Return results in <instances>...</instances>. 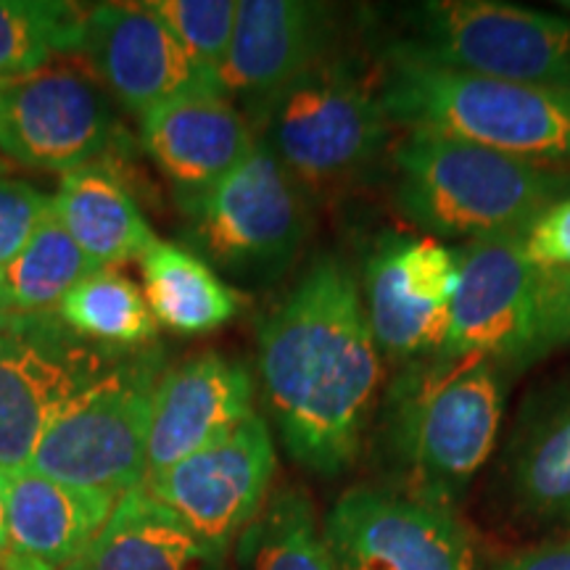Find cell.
<instances>
[{
    "instance_id": "obj_1",
    "label": "cell",
    "mask_w": 570,
    "mask_h": 570,
    "mask_svg": "<svg viewBox=\"0 0 570 570\" xmlns=\"http://www.w3.org/2000/svg\"><path fill=\"white\" fill-rule=\"evenodd\" d=\"M259 383L288 458L336 479L360 458L381 402L383 360L354 269L306 265L256 331Z\"/></svg>"
},
{
    "instance_id": "obj_2",
    "label": "cell",
    "mask_w": 570,
    "mask_h": 570,
    "mask_svg": "<svg viewBox=\"0 0 570 570\" xmlns=\"http://www.w3.org/2000/svg\"><path fill=\"white\" fill-rule=\"evenodd\" d=\"M504 377L487 360L399 367L370 428L389 489L454 510L497 449Z\"/></svg>"
},
{
    "instance_id": "obj_3",
    "label": "cell",
    "mask_w": 570,
    "mask_h": 570,
    "mask_svg": "<svg viewBox=\"0 0 570 570\" xmlns=\"http://www.w3.org/2000/svg\"><path fill=\"white\" fill-rule=\"evenodd\" d=\"M391 202L428 238L525 233L570 194V167H544L444 135L404 132L389 154Z\"/></svg>"
},
{
    "instance_id": "obj_4",
    "label": "cell",
    "mask_w": 570,
    "mask_h": 570,
    "mask_svg": "<svg viewBox=\"0 0 570 570\" xmlns=\"http://www.w3.org/2000/svg\"><path fill=\"white\" fill-rule=\"evenodd\" d=\"M377 85L402 132L444 135L515 159L570 167V90L431 67L381 51Z\"/></svg>"
},
{
    "instance_id": "obj_5",
    "label": "cell",
    "mask_w": 570,
    "mask_h": 570,
    "mask_svg": "<svg viewBox=\"0 0 570 570\" xmlns=\"http://www.w3.org/2000/svg\"><path fill=\"white\" fill-rule=\"evenodd\" d=\"M254 130L304 194H336L389 161L396 127L377 71L336 51L285 88Z\"/></svg>"
},
{
    "instance_id": "obj_6",
    "label": "cell",
    "mask_w": 570,
    "mask_h": 570,
    "mask_svg": "<svg viewBox=\"0 0 570 570\" xmlns=\"http://www.w3.org/2000/svg\"><path fill=\"white\" fill-rule=\"evenodd\" d=\"M190 252L219 277L269 285L288 273L309 233L306 194L256 140L230 175L204 194L180 202Z\"/></svg>"
},
{
    "instance_id": "obj_7",
    "label": "cell",
    "mask_w": 570,
    "mask_h": 570,
    "mask_svg": "<svg viewBox=\"0 0 570 570\" xmlns=\"http://www.w3.org/2000/svg\"><path fill=\"white\" fill-rule=\"evenodd\" d=\"M386 51L431 67L570 90V19L502 0L407 6Z\"/></svg>"
},
{
    "instance_id": "obj_8",
    "label": "cell",
    "mask_w": 570,
    "mask_h": 570,
    "mask_svg": "<svg viewBox=\"0 0 570 570\" xmlns=\"http://www.w3.org/2000/svg\"><path fill=\"white\" fill-rule=\"evenodd\" d=\"M156 383L159 375L148 360L104 373L48 428L32 458V473L98 491L114 502L140 489L148 475Z\"/></svg>"
},
{
    "instance_id": "obj_9",
    "label": "cell",
    "mask_w": 570,
    "mask_h": 570,
    "mask_svg": "<svg viewBox=\"0 0 570 570\" xmlns=\"http://www.w3.org/2000/svg\"><path fill=\"white\" fill-rule=\"evenodd\" d=\"M544 273L523 252V233L470 240L460 248L446 360H487L504 375L539 362Z\"/></svg>"
},
{
    "instance_id": "obj_10",
    "label": "cell",
    "mask_w": 570,
    "mask_h": 570,
    "mask_svg": "<svg viewBox=\"0 0 570 570\" xmlns=\"http://www.w3.org/2000/svg\"><path fill=\"white\" fill-rule=\"evenodd\" d=\"M460 252L428 235L383 233L362 269V302L381 356L396 367L444 354Z\"/></svg>"
},
{
    "instance_id": "obj_11",
    "label": "cell",
    "mask_w": 570,
    "mask_h": 570,
    "mask_svg": "<svg viewBox=\"0 0 570 570\" xmlns=\"http://www.w3.org/2000/svg\"><path fill=\"white\" fill-rule=\"evenodd\" d=\"M323 531L341 570H479L452 508L389 487L344 491Z\"/></svg>"
},
{
    "instance_id": "obj_12",
    "label": "cell",
    "mask_w": 570,
    "mask_h": 570,
    "mask_svg": "<svg viewBox=\"0 0 570 570\" xmlns=\"http://www.w3.org/2000/svg\"><path fill=\"white\" fill-rule=\"evenodd\" d=\"M275 470L273 433L254 412L227 436L151 475L142 487L227 558L273 494Z\"/></svg>"
},
{
    "instance_id": "obj_13",
    "label": "cell",
    "mask_w": 570,
    "mask_h": 570,
    "mask_svg": "<svg viewBox=\"0 0 570 570\" xmlns=\"http://www.w3.org/2000/svg\"><path fill=\"white\" fill-rule=\"evenodd\" d=\"M114 132L109 98L77 69H42L0 88V154L19 167L69 175L98 164Z\"/></svg>"
},
{
    "instance_id": "obj_14",
    "label": "cell",
    "mask_w": 570,
    "mask_h": 570,
    "mask_svg": "<svg viewBox=\"0 0 570 570\" xmlns=\"http://www.w3.org/2000/svg\"><path fill=\"white\" fill-rule=\"evenodd\" d=\"M46 323V320H40ZM30 323L0 331V473L30 470L56 417L101 377V356Z\"/></svg>"
},
{
    "instance_id": "obj_15",
    "label": "cell",
    "mask_w": 570,
    "mask_h": 570,
    "mask_svg": "<svg viewBox=\"0 0 570 570\" xmlns=\"http://www.w3.org/2000/svg\"><path fill=\"white\" fill-rule=\"evenodd\" d=\"M336 6L312 0H238V21L219 69V85L256 127L285 88L336 53Z\"/></svg>"
},
{
    "instance_id": "obj_16",
    "label": "cell",
    "mask_w": 570,
    "mask_h": 570,
    "mask_svg": "<svg viewBox=\"0 0 570 570\" xmlns=\"http://www.w3.org/2000/svg\"><path fill=\"white\" fill-rule=\"evenodd\" d=\"M80 53L96 82L138 117L190 92H225L219 77L185 51L148 3L92 6Z\"/></svg>"
},
{
    "instance_id": "obj_17",
    "label": "cell",
    "mask_w": 570,
    "mask_h": 570,
    "mask_svg": "<svg viewBox=\"0 0 570 570\" xmlns=\"http://www.w3.org/2000/svg\"><path fill=\"white\" fill-rule=\"evenodd\" d=\"M502 502L525 529L570 531V373L529 391L497 470Z\"/></svg>"
},
{
    "instance_id": "obj_18",
    "label": "cell",
    "mask_w": 570,
    "mask_h": 570,
    "mask_svg": "<svg viewBox=\"0 0 570 570\" xmlns=\"http://www.w3.org/2000/svg\"><path fill=\"white\" fill-rule=\"evenodd\" d=\"M254 383L244 362L202 354L159 377L148 425V475L188 460L254 415Z\"/></svg>"
},
{
    "instance_id": "obj_19",
    "label": "cell",
    "mask_w": 570,
    "mask_h": 570,
    "mask_svg": "<svg viewBox=\"0 0 570 570\" xmlns=\"http://www.w3.org/2000/svg\"><path fill=\"white\" fill-rule=\"evenodd\" d=\"M140 140L183 202L230 175L259 135L225 92L202 90L142 114Z\"/></svg>"
},
{
    "instance_id": "obj_20",
    "label": "cell",
    "mask_w": 570,
    "mask_h": 570,
    "mask_svg": "<svg viewBox=\"0 0 570 570\" xmlns=\"http://www.w3.org/2000/svg\"><path fill=\"white\" fill-rule=\"evenodd\" d=\"M98 491L56 483L46 475H9V552L3 570H63L88 550L114 510Z\"/></svg>"
},
{
    "instance_id": "obj_21",
    "label": "cell",
    "mask_w": 570,
    "mask_h": 570,
    "mask_svg": "<svg viewBox=\"0 0 570 570\" xmlns=\"http://www.w3.org/2000/svg\"><path fill=\"white\" fill-rule=\"evenodd\" d=\"M225 560L140 487L117 499L98 537L63 570H225Z\"/></svg>"
},
{
    "instance_id": "obj_22",
    "label": "cell",
    "mask_w": 570,
    "mask_h": 570,
    "mask_svg": "<svg viewBox=\"0 0 570 570\" xmlns=\"http://www.w3.org/2000/svg\"><path fill=\"white\" fill-rule=\"evenodd\" d=\"M51 202L56 219L98 269L140 259L159 240L127 185L104 164L63 175Z\"/></svg>"
},
{
    "instance_id": "obj_23",
    "label": "cell",
    "mask_w": 570,
    "mask_h": 570,
    "mask_svg": "<svg viewBox=\"0 0 570 570\" xmlns=\"http://www.w3.org/2000/svg\"><path fill=\"white\" fill-rule=\"evenodd\" d=\"M138 262L156 323L177 336L214 333L244 312V294L190 248L156 240Z\"/></svg>"
},
{
    "instance_id": "obj_24",
    "label": "cell",
    "mask_w": 570,
    "mask_h": 570,
    "mask_svg": "<svg viewBox=\"0 0 570 570\" xmlns=\"http://www.w3.org/2000/svg\"><path fill=\"white\" fill-rule=\"evenodd\" d=\"M96 269L51 209L24 252L0 269V331L53 317L69 291Z\"/></svg>"
},
{
    "instance_id": "obj_25",
    "label": "cell",
    "mask_w": 570,
    "mask_h": 570,
    "mask_svg": "<svg viewBox=\"0 0 570 570\" xmlns=\"http://www.w3.org/2000/svg\"><path fill=\"white\" fill-rule=\"evenodd\" d=\"M240 570H341L315 504L296 487L267 497L265 508L235 541Z\"/></svg>"
},
{
    "instance_id": "obj_26",
    "label": "cell",
    "mask_w": 570,
    "mask_h": 570,
    "mask_svg": "<svg viewBox=\"0 0 570 570\" xmlns=\"http://www.w3.org/2000/svg\"><path fill=\"white\" fill-rule=\"evenodd\" d=\"M56 317L71 336L104 346H146L159 333L146 296L117 269H96L77 283Z\"/></svg>"
},
{
    "instance_id": "obj_27",
    "label": "cell",
    "mask_w": 570,
    "mask_h": 570,
    "mask_svg": "<svg viewBox=\"0 0 570 570\" xmlns=\"http://www.w3.org/2000/svg\"><path fill=\"white\" fill-rule=\"evenodd\" d=\"M88 11L67 0H0V80H24L80 53Z\"/></svg>"
},
{
    "instance_id": "obj_28",
    "label": "cell",
    "mask_w": 570,
    "mask_h": 570,
    "mask_svg": "<svg viewBox=\"0 0 570 570\" xmlns=\"http://www.w3.org/2000/svg\"><path fill=\"white\" fill-rule=\"evenodd\" d=\"M148 6L185 51L219 77L238 21V0H151Z\"/></svg>"
},
{
    "instance_id": "obj_29",
    "label": "cell",
    "mask_w": 570,
    "mask_h": 570,
    "mask_svg": "<svg viewBox=\"0 0 570 570\" xmlns=\"http://www.w3.org/2000/svg\"><path fill=\"white\" fill-rule=\"evenodd\" d=\"M51 209V196L32 183L0 177V269L24 252Z\"/></svg>"
},
{
    "instance_id": "obj_30",
    "label": "cell",
    "mask_w": 570,
    "mask_h": 570,
    "mask_svg": "<svg viewBox=\"0 0 570 570\" xmlns=\"http://www.w3.org/2000/svg\"><path fill=\"white\" fill-rule=\"evenodd\" d=\"M523 252L541 273H570V194L552 202L525 227Z\"/></svg>"
},
{
    "instance_id": "obj_31",
    "label": "cell",
    "mask_w": 570,
    "mask_h": 570,
    "mask_svg": "<svg viewBox=\"0 0 570 570\" xmlns=\"http://www.w3.org/2000/svg\"><path fill=\"white\" fill-rule=\"evenodd\" d=\"M558 348H570V273H544L539 360Z\"/></svg>"
},
{
    "instance_id": "obj_32",
    "label": "cell",
    "mask_w": 570,
    "mask_h": 570,
    "mask_svg": "<svg viewBox=\"0 0 570 570\" xmlns=\"http://www.w3.org/2000/svg\"><path fill=\"white\" fill-rule=\"evenodd\" d=\"M497 570H570V531L512 554Z\"/></svg>"
},
{
    "instance_id": "obj_33",
    "label": "cell",
    "mask_w": 570,
    "mask_h": 570,
    "mask_svg": "<svg viewBox=\"0 0 570 570\" xmlns=\"http://www.w3.org/2000/svg\"><path fill=\"white\" fill-rule=\"evenodd\" d=\"M6 487H9V475L0 473V570L6 566V552H9V510H6Z\"/></svg>"
},
{
    "instance_id": "obj_34",
    "label": "cell",
    "mask_w": 570,
    "mask_h": 570,
    "mask_svg": "<svg viewBox=\"0 0 570 570\" xmlns=\"http://www.w3.org/2000/svg\"><path fill=\"white\" fill-rule=\"evenodd\" d=\"M6 169H9V161H6V159H0V175H3Z\"/></svg>"
},
{
    "instance_id": "obj_35",
    "label": "cell",
    "mask_w": 570,
    "mask_h": 570,
    "mask_svg": "<svg viewBox=\"0 0 570 570\" xmlns=\"http://www.w3.org/2000/svg\"><path fill=\"white\" fill-rule=\"evenodd\" d=\"M562 11H570V0H566V3H560Z\"/></svg>"
},
{
    "instance_id": "obj_36",
    "label": "cell",
    "mask_w": 570,
    "mask_h": 570,
    "mask_svg": "<svg viewBox=\"0 0 570 570\" xmlns=\"http://www.w3.org/2000/svg\"><path fill=\"white\" fill-rule=\"evenodd\" d=\"M11 80H0V88H6V85H9Z\"/></svg>"
},
{
    "instance_id": "obj_37",
    "label": "cell",
    "mask_w": 570,
    "mask_h": 570,
    "mask_svg": "<svg viewBox=\"0 0 570 570\" xmlns=\"http://www.w3.org/2000/svg\"><path fill=\"white\" fill-rule=\"evenodd\" d=\"M225 570H227V568H225Z\"/></svg>"
}]
</instances>
